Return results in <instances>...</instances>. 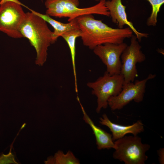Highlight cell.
<instances>
[{"mask_svg":"<svg viewBox=\"0 0 164 164\" xmlns=\"http://www.w3.org/2000/svg\"><path fill=\"white\" fill-rule=\"evenodd\" d=\"M76 19L84 45L91 50L106 43H123L126 38H130L133 35L128 27L112 28L102 20L95 19L92 14L82 15Z\"/></svg>","mask_w":164,"mask_h":164,"instance_id":"cell-1","label":"cell"},{"mask_svg":"<svg viewBox=\"0 0 164 164\" xmlns=\"http://www.w3.org/2000/svg\"><path fill=\"white\" fill-rule=\"evenodd\" d=\"M26 14V18L21 27L20 32L23 37L27 38L35 48L37 62L42 64L46 60L48 47L55 42L53 32L40 17L32 12H27Z\"/></svg>","mask_w":164,"mask_h":164,"instance_id":"cell-2","label":"cell"},{"mask_svg":"<svg viewBox=\"0 0 164 164\" xmlns=\"http://www.w3.org/2000/svg\"><path fill=\"white\" fill-rule=\"evenodd\" d=\"M105 0L90 7L79 8V0H46V14L50 16L67 18L68 22L84 15L96 14L108 17L109 12L105 5Z\"/></svg>","mask_w":164,"mask_h":164,"instance_id":"cell-3","label":"cell"},{"mask_svg":"<svg viewBox=\"0 0 164 164\" xmlns=\"http://www.w3.org/2000/svg\"><path fill=\"white\" fill-rule=\"evenodd\" d=\"M115 151L113 156L125 164H145L148 159L146 152L149 145L143 143L137 135L125 136L114 141Z\"/></svg>","mask_w":164,"mask_h":164,"instance_id":"cell-4","label":"cell"},{"mask_svg":"<svg viewBox=\"0 0 164 164\" xmlns=\"http://www.w3.org/2000/svg\"><path fill=\"white\" fill-rule=\"evenodd\" d=\"M22 5L25 6L18 1L0 3V31L12 38L23 37L20 28L26 14Z\"/></svg>","mask_w":164,"mask_h":164,"instance_id":"cell-5","label":"cell"},{"mask_svg":"<svg viewBox=\"0 0 164 164\" xmlns=\"http://www.w3.org/2000/svg\"><path fill=\"white\" fill-rule=\"evenodd\" d=\"M124 83V78L121 74L111 75L106 71L96 81L87 83V86L92 90V94L97 97V113L108 107V100L119 94Z\"/></svg>","mask_w":164,"mask_h":164,"instance_id":"cell-6","label":"cell"},{"mask_svg":"<svg viewBox=\"0 0 164 164\" xmlns=\"http://www.w3.org/2000/svg\"><path fill=\"white\" fill-rule=\"evenodd\" d=\"M155 74H150L145 78L137 80L124 85L121 92L118 95L110 97L108 105L112 111L120 110L132 101L137 103L142 102L145 92L146 84L150 80L155 78Z\"/></svg>","mask_w":164,"mask_h":164,"instance_id":"cell-7","label":"cell"},{"mask_svg":"<svg viewBox=\"0 0 164 164\" xmlns=\"http://www.w3.org/2000/svg\"><path fill=\"white\" fill-rule=\"evenodd\" d=\"M130 38V45L127 46L121 56L120 74L124 78V85L134 82L138 76L137 64L141 63L146 59L145 56L141 50V46L135 36L132 35Z\"/></svg>","mask_w":164,"mask_h":164,"instance_id":"cell-8","label":"cell"},{"mask_svg":"<svg viewBox=\"0 0 164 164\" xmlns=\"http://www.w3.org/2000/svg\"><path fill=\"white\" fill-rule=\"evenodd\" d=\"M128 45L106 43L98 46L93 50L94 53L101 59L106 67V72L111 75L120 74L121 66V55Z\"/></svg>","mask_w":164,"mask_h":164,"instance_id":"cell-9","label":"cell"},{"mask_svg":"<svg viewBox=\"0 0 164 164\" xmlns=\"http://www.w3.org/2000/svg\"><path fill=\"white\" fill-rule=\"evenodd\" d=\"M105 4L112 22L117 25L118 28H123L124 26L127 25L134 33L139 42L141 41L142 38L148 37V34L138 32L134 27L132 23L128 19L126 7L122 4L121 0L106 1Z\"/></svg>","mask_w":164,"mask_h":164,"instance_id":"cell-10","label":"cell"},{"mask_svg":"<svg viewBox=\"0 0 164 164\" xmlns=\"http://www.w3.org/2000/svg\"><path fill=\"white\" fill-rule=\"evenodd\" d=\"M99 123L109 128L114 141L127 134H132L133 135H137L144 130V125L141 120H138L131 125H123L112 122L105 114H104L102 117L100 118Z\"/></svg>","mask_w":164,"mask_h":164,"instance_id":"cell-11","label":"cell"},{"mask_svg":"<svg viewBox=\"0 0 164 164\" xmlns=\"http://www.w3.org/2000/svg\"><path fill=\"white\" fill-rule=\"evenodd\" d=\"M77 100L80 103L83 114V119L90 126L95 135L97 149L99 150L114 149L115 146L112 135L95 125L86 113L78 97H77Z\"/></svg>","mask_w":164,"mask_h":164,"instance_id":"cell-12","label":"cell"},{"mask_svg":"<svg viewBox=\"0 0 164 164\" xmlns=\"http://www.w3.org/2000/svg\"><path fill=\"white\" fill-rule=\"evenodd\" d=\"M29 10L31 12L41 17L53 27L54 29L53 37L55 41L59 37L61 36L64 33L72 29H78L76 19L69 22L68 23H63L53 19L46 14H43L31 9Z\"/></svg>","mask_w":164,"mask_h":164,"instance_id":"cell-13","label":"cell"},{"mask_svg":"<svg viewBox=\"0 0 164 164\" xmlns=\"http://www.w3.org/2000/svg\"><path fill=\"white\" fill-rule=\"evenodd\" d=\"M81 36V31L79 29L67 31L61 36L65 40L70 49L74 75L75 89L76 93L78 91L75 64L76 41L77 38Z\"/></svg>","mask_w":164,"mask_h":164,"instance_id":"cell-14","label":"cell"},{"mask_svg":"<svg viewBox=\"0 0 164 164\" xmlns=\"http://www.w3.org/2000/svg\"><path fill=\"white\" fill-rule=\"evenodd\" d=\"M46 164H79L80 161L70 151L66 154L61 151L56 153L54 157L48 158L45 162Z\"/></svg>","mask_w":164,"mask_h":164,"instance_id":"cell-15","label":"cell"},{"mask_svg":"<svg viewBox=\"0 0 164 164\" xmlns=\"http://www.w3.org/2000/svg\"><path fill=\"white\" fill-rule=\"evenodd\" d=\"M150 4L152 10L150 16L148 18L146 24L148 26H155L157 22V16L164 0H146Z\"/></svg>","mask_w":164,"mask_h":164,"instance_id":"cell-16","label":"cell"},{"mask_svg":"<svg viewBox=\"0 0 164 164\" xmlns=\"http://www.w3.org/2000/svg\"><path fill=\"white\" fill-rule=\"evenodd\" d=\"M18 163L15 161L11 153L7 155L2 154L0 156V164Z\"/></svg>","mask_w":164,"mask_h":164,"instance_id":"cell-17","label":"cell"},{"mask_svg":"<svg viewBox=\"0 0 164 164\" xmlns=\"http://www.w3.org/2000/svg\"><path fill=\"white\" fill-rule=\"evenodd\" d=\"M158 154L159 156V161L161 164L164 163V149L162 148L160 149L158 151Z\"/></svg>","mask_w":164,"mask_h":164,"instance_id":"cell-18","label":"cell"},{"mask_svg":"<svg viewBox=\"0 0 164 164\" xmlns=\"http://www.w3.org/2000/svg\"><path fill=\"white\" fill-rule=\"evenodd\" d=\"M95 0L96 1H100V0Z\"/></svg>","mask_w":164,"mask_h":164,"instance_id":"cell-19","label":"cell"},{"mask_svg":"<svg viewBox=\"0 0 164 164\" xmlns=\"http://www.w3.org/2000/svg\"><path fill=\"white\" fill-rule=\"evenodd\" d=\"M42 0V1H43V0Z\"/></svg>","mask_w":164,"mask_h":164,"instance_id":"cell-20","label":"cell"}]
</instances>
